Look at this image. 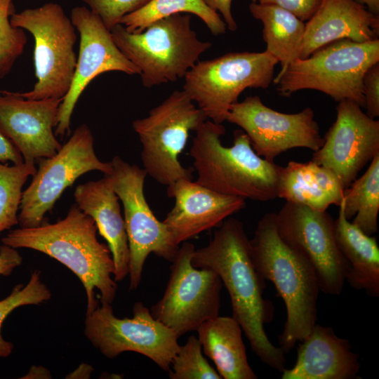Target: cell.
I'll use <instances>...</instances> for the list:
<instances>
[{
    "mask_svg": "<svg viewBox=\"0 0 379 379\" xmlns=\"http://www.w3.org/2000/svg\"><path fill=\"white\" fill-rule=\"evenodd\" d=\"M344 190L331 170L312 160L291 161L279 167L277 197L288 202L325 211L331 205L340 206Z\"/></svg>",
    "mask_w": 379,
    "mask_h": 379,
    "instance_id": "cell-23",
    "label": "cell"
},
{
    "mask_svg": "<svg viewBox=\"0 0 379 379\" xmlns=\"http://www.w3.org/2000/svg\"><path fill=\"white\" fill-rule=\"evenodd\" d=\"M36 171L35 164L0 163V233L18 224L22 187Z\"/></svg>",
    "mask_w": 379,
    "mask_h": 379,
    "instance_id": "cell-29",
    "label": "cell"
},
{
    "mask_svg": "<svg viewBox=\"0 0 379 379\" xmlns=\"http://www.w3.org/2000/svg\"><path fill=\"white\" fill-rule=\"evenodd\" d=\"M62 99H27L0 90V132L16 147L24 162L35 164L61 148L53 128Z\"/></svg>",
    "mask_w": 379,
    "mask_h": 379,
    "instance_id": "cell-18",
    "label": "cell"
},
{
    "mask_svg": "<svg viewBox=\"0 0 379 379\" xmlns=\"http://www.w3.org/2000/svg\"><path fill=\"white\" fill-rule=\"evenodd\" d=\"M51 293L35 270L27 285H16L11 294L0 301V357H8L13 350L11 343L4 339L1 328L7 316L15 309L27 305H39L50 299Z\"/></svg>",
    "mask_w": 379,
    "mask_h": 379,
    "instance_id": "cell-31",
    "label": "cell"
},
{
    "mask_svg": "<svg viewBox=\"0 0 379 379\" xmlns=\"http://www.w3.org/2000/svg\"><path fill=\"white\" fill-rule=\"evenodd\" d=\"M13 0H0V79L11 70L15 62L23 53L27 38L25 30L13 27L9 15Z\"/></svg>",
    "mask_w": 379,
    "mask_h": 379,
    "instance_id": "cell-32",
    "label": "cell"
},
{
    "mask_svg": "<svg viewBox=\"0 0 379 379\" xmlns=\"http://www.w3.org/2000/svg\"><path fill=\"white\" fill-rule=\"evenodd\" d=\"M75 204L94 220L100 234L106 240L112 253L115 281L128 274L130 252L119 199L107 175L98 180L79 185L74 192Z\"/></svg>",
    "mask_w": 379,
    "mask_h": 379,
    "instance_id": "cell-22",
    "label": "cell"
},
{
    "mask_svg": "<svg viewBox=\"0 0 379 379\" xmlns=\"http://www.w3.org/2000/svg\"><path fill=\"white\" fill-rule=\"evenodd\" d=\"M346 218L364 232H378L379 212V153L371 159L366 172L344 190L342 201Z\"/></svg>",
    "mask_w": 379,
    "mask_h": 379,
    "instance_id": "cell-27",
    "label": "cell"
},
{
    "mask_svg": "<svg viewBox=\"0 0 379 379\" xmlns=\"http://www.w3.org/2000/svg\"><path fill=\"white\" fill-rule=\"evenodd\" d=\"M193 244L182 243L171 262V274L162 298L152 305L154 319L180 338L194 331L205 321L219 315L222 281L208 268L194 267Z\"/></svg>",
    "mask_w": 379,
    "mask_h": 379,
    "instance_id": "cell-12",
    "label": "cell"
},
{
    "mask_svg": "<svg viewBox=\"0 0 379 379\" xmlns=\"http://www.w3.org/2000/svg\"><path fill=\"white\" fill-rule=\"evenodd\" d=\"M379 62V39L333 41L305 59L297 58L274 79L282 96L305 89L321 91L337 102L350 100L364 108L363 78Z\"/></svg>",
    "mask_w": 379,
    "mask_h": 379,
    "instance_id": "cell-6",
    "label": "cell"
},
{
    "mask_svg": "<svg viewBox=\"0 0 379 379\" xmlns=\"http://www.w3.org/2000/svg\"><path fill=\"white\" fill-rule=\"evenodd\" d=\"M29 185L22 191L18 213L20 227H34L43 223L63 192L82 175L98 171L109 175L111 162L100 161L94 149V138L84 124L53 157L40 159Z\"/></svg>",
    "mask_w": 379,
    "mask_h": 379,
    "instance_id": "cell-11",
    "label": "cell"
},
{
    "mask_svg": "<svg viewBox=\"0 0 379 379\" xmlns=\"http://www.w3.org/2000/svg\"><path fill=\"white\" fill-rule=\"evenodd\" d=\"M13 27L30 32L34 39L36 82L27 92L17 93L32 100L63 98L71 86L77 58L74 51L76 29L60 5L49 2L13 13Z\"/></svg>",
    "mask_w": 379,
    "mask_h": 379,
    "instance_id": "cell-7",
    "label": "cell"
},
{
    "mask_svg": "<svg viewBox=\"0 0 379 379\" xmlns=\"http://www.w3.org/2000/svg\"><path fill=\"white\" fill-rule=\"evenodd\" d=\"M11 161L13 164H21L24 159L13 143L0 132V163Z\"/></svg>",
    "mask_w": 379,
    "mask_h": 379,
    "instance_id": "cell-37",
    "label": "cell"
},
{
    "mask_svg": "<svg viewBox=\"0 0 379 379\" xmlns=\"http://www.w3.org/2000/svg\"><path fill=\"white\" fill-rule=\"evenodd\" d=\"M198 338L191 335L173 358L170 370L171 379H221L218 371L204 358Z\"/></svg>",
    "mask_w": 379,
    "mask_h": 379,
    "instance_id": "cell-30",
    "label": "cell"
},
{
    "mask_svg": "<svg viewBox=\"0 0 379 379\" xmlns=\"http://www.w3.org/2000/svg\"><path fill=\"white\" fill-rule=\"evenodd\" d=\"M262 4L279 6L297 16L302 21H307L319 7L322 0H252Z\"/></svg>",
    "mask_w": 379,
    "mask_h": 379,
    "instance_id": "cell-35",
    "label": "cell"
},
{
    "mask_svg": "<svg viewBox=\"0 0 379 379\" xmlns=\"http://www.w3.org/2000/svg\"><path fill=\"white\" fill-rule=\"evenodd\" d=\"M211 8L219 11L223 17L227 28L234 32L237 29V24L234 20L232 11L231 5L232 0H204Z\"/></svg>",
    "mask_w": 379,
    "mask_h": 379,
    "instance_id": "cell-38",
    "label": "cell"
},
{
    "mask_svg": "<svg viewBox=\"0 0 379 379\" xmlns=\"http://www.w3.org/2000/svg\"><path fill=\"white\" fill-rule=\"evenodd\" d=\"M334 220L338 246L347 269L345 281L357 290H364L371 297H379V248L375 237L366 234L347 220L343 204L339 206Z\"/></svg>",
    "mask_w": 379,
    "mask_h": 379,
    "instance_id": "cell-24",
    "label": "cell"
},
{
    "mask_svg": "<svg viewBox=\"0 0 379 379\" xmlns=\"http://www.w3.org/2000/svg\"><path fill=\"white\" fill-rule=\"evenodd\" d=\"M167 196L175 199V205L163 222L178 246L220 226L246 206L244 199L220 194L192 180L180 179L167 186Z\"/></svg>",
    "mask_w": 379,
    "mask_h": 379,
    "instance_id": "cell-19",
    "label": "cell"
},
{
    "mask_svg": "<svg viewBox=\"0 0 379 379\" xmlns=\"http://www.w3.org/2000/svg\"><path fill=\"white\" fill-rule=\"evenodd\" d=\"M226 121L241 128L255 152L270 162L290 149L305 147L315 152L324 144L310 107L286 114L268 107L259 96H248L231 105Z\"/></svg>",
    "mask_w": 379,
    "mask_h": 379,
    "instance_id": "cell-15",
    "label": "cell"
},
{
    "mask_svg": "<svg viewBox=\"0 0 379 379\" xmlns=\"http://www.w3.org/2000/svg\"><path fill=\"white\" fill-rule=\"evenodd\" d=\"M97 230L93 218L75 204L63 219L11 230L1 242L14 248L45 253L72 270L85 288L88 314L99 305L95 288L100 292L101 302L112 304L117 287L112 278L114 271L112 253L107 245L98 240Z\"/></svg>",
    "mask_w": 379,
    "mask_h": 379,
    "instance_id": "cell-2",
    "label": "cell"
},
{
    "mask_svg": "<svg viewBox=\"0 0 379 379\" xmlns=\"http://www.w3.org/2000/svg\"><path fill=\"white\" fill-rule=\"evenodd\" d=\"M365 6L371 13L379 15V0H356Z\"/></svg>",
    "mask_w": 379,
    "mask_h": 379,
    "instance_id": "cell-39",
    "label": "cell"
},
{
    "mask_svg": "<svg viewBox=\"0 0 379 379\" xmlns=\"http://www.w3.org/2000/svg\"><path fill=\"white\" fill-rule=\"evenodd\" d=\"M379 17L356 0H322L305 23L300 59L337 40L367 42L378 39Z\"/></svg>",
    "mask_w": 379,
    "mask_h": 379,
    "instance_id": "cell-20",
    "label": "cell"
},
{
    "mask_svg": "<svg viewBox=\"0 0 379 379\" xmlns=\"http://www.w3.org/2000/svg\"><path fill=\"white\" fill-rule=\"evenodd\" d=\"M300 342L296 362L282 371V379L359 378V356L352 352L350 342L338 337L331 327L315 324Z\"/></svg>",
    "mask_w": 379,
    "mask_h": 379,
    "instance_id": "cell-21",
    "label": "cell"
},
{
    "mask_svg": "<svg viewBox=\"0 0 379 379\" xmlns=\"http://www.w3.org/2000/svg\"><path fill=\"white\" fill-rule=\"evenodd\" d=\"M364 108L371 118L379 117V62L372 65L363 78Z\"/></svg>",
    "mask_w": 379,
    "mask_h": 379,
    "instance_id": "cell-34",
    "label": "cell"
},
{
    "mask_svg": "<svg viewBox=\"0 0 379 379\" xmlns=\"http://www.w3.org/2000/svg\"><path fill=\"white\" fill-rule=\"evenodd\" d=\"M22 261V258L16 248L5 244L0 246V275H10Z\"/></svg>",
    "mask_w": 379,
    "mask_h": 379,
    "instance_id": "cell-36",
    "label": "cell"
},
{
    "mask_svg": "<svg viewBox=\"0 0 379 379\" xmlns=\"http://www.w3.org/2000/svg\"><path fill=\"white\" fill-rule=\"evenodd\" d=\"M132 318L119 319L112 304L101 302L86 314L85 335L106 357L113 359L124 352H134L153 361L164 371L180 345L175 333L152 315L142 302H135Z\"/></svg>",
    "mask_w": 379,
    "mask_h": 379,
    "instance_id": "cell-13",
    "label": "cell"
},
{
    "mask_svg": "<svg viewBox=\"0 0 379 379\" xmlns=\"http://www.w3.org/2000/svg\"><path fill=\"white\" fill-rule=\"evenodd\" d=\"M110 32L120 51L140 70L146 88L184 77L211 46L199 39L187 14L159 19L138 33L128 32L121 24Z\"/></svg>",
    "mask_w": 379,
    "mask_h": 379,
    "instance_id": "cell-5",
    "label": "cell"
},
{
    "mask_svg": "<svg viewBox=\"0 0 379 379\" xmlns=\"http://www.w3.org/2000/svg\"><path fill=\"white\" fill-rule=\"evenodd\" d=\"M206 356L214 362L224 379H257L250 366L242 339V329L232 317L218 316L197 330Z\"/></svg>",
    "mask_w": 379,
    "mask_h": 379,
    "instance_id": "cell-25",
    "label": "cell"
},
{
    "mask_svg": "<svg viewBox=\"0 0 379 379\" xmlns=\"http://www.w3.org/2000/svg\"><path fill=\"white\" fill-rule=\"evenodd\" d=\"M250 243L258 274L274 284L286 305V319L279 336L280 347L286 354L316 324L318 279L311 263L279 235L275 213L261 218Z\"/></svg>",
    "mask_w": 379,
    "mask_h": 379,
    "instance_id": "cell-3",
    "label": "cell"
},
{
    "mask_svg": "<svg viewBox=\"0 0 379 379\" xmlns=\"http://www.w3.org/2000/svg\"><path fill=\"white\" fill-rule=\"evenodd\" d=\"M192 264L217 273L230 295L232 317L240 324L252 350L265 364L282 372L285 352L270 342L265 330V324L273 318L274 307L263 298L265 281L253 264L243 223L234 218L225 220L208 244L194 250Z\"/></svg>",
    "mask_w": 379,
    "mask_h": 379,
    "instance_id": "cell-1",
    "label": "cell"
},
{
    "mask_svg": "<svg viewBox=\"0 0 379 379\" xmlns=\"http://www.w3.org/2000/svg\"><path fill=\"white\" fill-rule=\"evenodd\" d=\"M251 15L262 22V36L267 44L265 51L281 65L282 72L299 58L305 24L292 13L275 5L262 4L252 1Z\"/></svg>",
    "mask_w": 379,
    "mask_h": 379,
    "instance_id": "cell-26",
    "label": "cell"
},
{
    "mask_svg": "<svg viewBox=\"0 0 379 379\" xmlns=\"http://www.w3.org/2000/svg\"><path fill=\"white\" fill-rule=\"evenodd\" d=\"M277 63L265 51L228 53L197 62L184 77L183 91L208 119L222 124L245 89L270 86Z\"/></svg>",
    "mask_w": 379,
    "mask_h": 379,
    "instance_id": "cell-9",
    "label": "cell"
},
{
    "mask_svg": "<svg viewBox=\"0 0 379 379\" xmlns=\"http://www.w3.org/2000/svg\"><path fill=\"white\" fill-rule=\"evenodd\" d=\"M207 119L182 90L173 92L146 117L134 120L132 126L142 144L147 174L166 187L180 179L192 180V170L180 164L179 156L190 132Z\"/></svg>",
    "mask_w": 379,
    "mask_h": 379,
    "instance_id": "cell-8",
    "label": "cell"
},
{
    "mask_svg": "<svg viewBox=\"0 0 379 379\" xmlns=\"http://www.w3.org/2000/svg\"><path fill=\"white\" fill-rule=\"evenodd\" d=\"M276 223L282 240L312 265L320 291L340 295L347 263L336 242L334 220L326 211L286 201L276 213Z\"/></svg>",
    "mask_w": 379,
    "mask_h": 379,
    "instance_id": "cell-14",
    "label": "cell"
},
{
    "mask_svg": "<svg viewBox=\"0 0 379 379\" xmlns=\"http://www.w3.org/2000/svg\"><path fill=\"white\" fill-rule=\"evenodd\" d=\"M190 151L197 182L222 194L268 201L277 197L280 166L258 155L243 130L234 132L231 147L221 143L222 124L206 120L195 131Z\"/></svg>",
    "mask_w": 379,
    "mask_h": 379,
    "instance_id": "cell-4",
    "label": "cell"
},
{
    "mask_svg": "<svg viewBox=\"0 0 379 379\" xmlns=\"http://www.w3.org/2000/svg\"><path fill=\"white\" fill-rule=\"evenodd\" d=\"M181 13L197 15L215 36L226 32L225 21L204 0H151L141 8L124 15L119 24L129 32L138 33L159 19Z\"/></svg>",
    "mask_w": 379,
    "mask_h": 379,
    "instance_id": "cell-28",
    "label": "cell"
},
{
    "mask_svg": "<svg viewBox=\"0 0 379 379\" xmlns=\"http://www.w3.org/2000/svg\"><path fill=\"white\" fill-rule=\"evenodd\" d=\"M112 171L107 175L114 191L121 201L128 237L131 291L136 289L142 278L145 260L150 253L172 262L180 246L177 245L167 226L151 210L144 194L147 175L144 168L130 164L119 156L110 161Z\"/></svg>",
    "mask_w": 379,
    "mask_h": 379,
    "instance_id": "cell-10",
    "label": "cell"
},
{
    "mask_svg": "<svg viewBox=\"0 0 379 379\" xmlns=\"http://www.w3.org/2000/svg\"><path fill=\"white\" fill-rule=\"evenodd\" d=\"M151 0H83L111 30L126 15L133 13Z\"/></svg>",
    "mask_w": 379,
    "mask_h": 379,
    "instance_id": "cell-33",
    "label": "cell"
},
{
    "mask_svg": "<svg viewBox=\"0 0 379 379\" xmlns=\"http://www.w3.org/2000/svg\"><path fill=\"white\" fill-rule=\"evenodd\" d=\"M336 112L324 144L314 152L312 160L331 170L346 189L379 153V121L350 100L339 102Z\"/></svg>",
    "mask_w": 379,
    "mask_h": 379,
    "instance_id": "cell-17",
    "label": "cell"
},
{
    "mask_svg": "<svg viewBox=\"0 0 379 379\" xmlns=\"http://www.w3.org/2000/svg\"><path fill=\"white\" fill-rule=\"evenodd\" d=\"M70 19L80 36L79 55L69 91L59 107L55 135L69 133L71 117L80 95L90 82L107 72L140 74L138 68L116 46L102 20L85 6L74 7Z\"/></svg>",
    "mask_w": 379,
    "mask_h": 379,
    "instance_id": "cell-16",
    "label": "cell"
}]
</instances>
